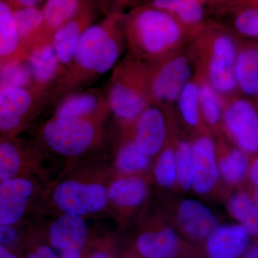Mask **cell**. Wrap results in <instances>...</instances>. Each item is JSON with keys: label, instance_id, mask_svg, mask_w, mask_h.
Segmentation results:
<instances>
[{"label": "cell", "instance_id": "obj_30", "mask_svg": "<svg viewBox=\"0 0 258 258\" xmlns=\"http://www.w3.org/2000/svg\"><path fill=\"white\" fill-rule=\"evenodd\" d=\"M152 158L139 149L132 136H125L115 158V167L121 175H137L149 170Z\"/></svg>", "mask_w": 258, "mask_h": 258}, {"label": "cell", "instance_id": "obj_28", "mask_svg": "<svg viewBox=\"0 0 258 258\" xmlns=\"http://www.w3.org/2000/svg\"><path fill=\"white\" fill-rule=\"evenodd\" d=\"M20 43L25 54L42 44L43 15L38 8L12 10ZM27 58V57H26Z\"/></svg>", "mask_w": 258, "mask_h": 258}, {"label": "cell", "instance_id": "obj_9", "mask_svg": "<svg viewBox=\"0 0 258 258\" xmlns=\"http://www.w3.org/2000/svg\"><path fill=\"white\" fill-rule=\"evenodd\" d=\"M220 130L244 154H257L258 114L255 102L237 96L223 97Z\"/></svg>", "mask_w": 258, "mask_h": 258}, {"label": "cell", "instance_id": "obj_22", "mask_svg": "<svg viewBox=\"0 0 258 258\" xmlns=\"http://www.w3.org/2000/svg\"><path fill=\"white\" fill-rule=\"evenodd\" d=\"M120 175L107 187L108 204L121 210L138 208L147 200V182L140 176Z\"/></svg>", "mask_w": 258, "mask_h": 258}, {"label": "cell", "instance_id": "obj_4", "mask_svg": "<svg viewBox=\"0 0 258 258\" xmlns=\"http://www.w3.org/2000/svg\"><path fill=\"white\" fill-rule=\"evenodd\" d=\"M106 98L122 132L132 134L139 115L153 104L146 84L145 64L128 52L113 68Z\"/></svg>", "mask_w": 258, "mask_h": 258}, {"label": "cell", "instance_id": "obj_14", "mask_svg": "<svg viewBox=\"0 0 258 258\" xmlns=\"http://www.w3.org/2000/svg\"><path fill=\"white\" fill-rule=\"evenodd\" d=\"M168 125L169 118L166 111L152 104L139 115L130 136L139 149L152 158L160 153L167 142Z\"/></svg>", "mask_w": 258, "mask_h": 258}, {"label": "cell", "instance_id": "obj_38", "mask_svg": "<svg viewBox=\"0 0 258 258\" xmlns=\"http://www.w3.org/2000/svg\"><path fill=\"white\" fill-rule=\"evenodd\" d=\"M41 1L36 0H16V1H8L12 10L26 9V8H37L41 4Z\"/></svg>", "mask_w": 258, "mask_h": 258}, {"label": "cell", "instance_id": "obj_26", "mask_svg": "<svg viewBox=\"0 0 258 258\" xmlns=\"http://www.w3.org/2000/svg\"><path fill=\"white\" fill-rule=\"evenodd\" d=\"M13 11L8 2L0 1V67L15 61L26 60Z\"/></svg>", "mask_w": 258, "mask_h": 258}, {"label": "cell", "instance_id": "obj_12", "mask_svg": "<svg viewBox=\"0 0 258 258\" xmlns=\"http://www.w3.org/2000/svg\"><path fill=\"white\" fill-rule=\"evenodd\" d=\"M38 186L32 177H19L0 183V224L15 227L22 221L36 197Z\"/></svg>", "mask_w": 258, "mask_h": 258}, {"label": "cell", "instance_id": "obj_25", "mask_svg": "<svg viewBox=\"0 0 258 258\" xmlns=\"http://www.w3.org/2000/svg\"><path fill=\"white\" fill-rule=\"evenodd\" d=\"M216 157L220 176L231 185L240 184L248 171L247 154L237 147H229L221 132L216 134Z\"/></svg>", "mask_w": 258, "mask_h": 258}, {"label": "cell", "instance_id": "obj_35", "mask_svg": "<svg viewBox=\"0 0 258 258\" xmlns=\"http://www.w3.org/2000/svg\"><path fill=\"white\" fill-rule=\"evenodd\" d=\"M158 155L154 166V176L161 186L170 187L176 183V164L174 144L169 142V138Z\"/></svg>", "mask_w": 258, "mask_h": 258}, {"label": "cell", "instance_id": "obj_31", "mask_svg": "<svg viewBox=\"0 0 258 258\" xmlns=\"http://www.w3.org/2000/svg\"><path fill=\"white\" fill-rule=\"evenodd\" d=\"M176 104L181 118L189 128L196 131L198 134L210 133L202 118L198 85L195 76L185 85Z\"/></svg>", "mask_w": 258, "mask_h": 258}, {"label": "cell", "instance_id": "obj_2", "mask_svg": "<svg viewBox=\"0 0 258 258\" xmlns=\"http://www.w3.org/2000/svg\"><path fill=\"white\" fill-rule=\"evenodd\" d=\"M123 32L129 53L147 64L182 52L191 42L175 19L149 3L123 15Z\"/></svg>", "mask_w": 258, "mask_h": 258}, {"label": "cell", "instance_id": "obj_29", "mask_svg": "<svg viewBox=\"0 0 258 258\" xmlns=\"http://www.w3.org/2000/svg\"><path fill=\"white\" fill-rule=\"evenodd\" d=\"M198 82L199 103L202 118L209 132H221L220 125L223 110V97L212 88L205 79L194 74Z\"/></svg>", "mask_w": 258, "mask_h": 258}, {"label": "cell", "instance_id": "obj_27", "mask_svg": "<svg viewBox=\"0 0 258 258\" xmlns=\"http://www.w3.org/2000/svg\"><path fill=\"white\" fill-rule=\"evenodd\" d=\"M179 239L170 227L144 232L139 236L137 248L144 258H171L177 252Z\"/></svg>", "mask_w": 258, "mask_h": 258}, {"label": "cell", "instance_id": "obj_19", "mask_svg": "<svg viewBox=\"0 0 258 258\" xmlns=\"http://www.w3.org/2000/svg\"><path fill=\"white\" fill-rule=\"evenodd\" d=\"M92 8H90L57 29L51 39V44L59 62L69 71L80 39L93 21Z\"/></svg>", "mask_w": 258, "mask_h": 258}, {"label": "cell", "instance_id": "obj_24", "mask_svg": "<svg viewBox=\"0 0 258 258\" xmlns=\"http://www.w3.org/2000/svg\"><path fill=\"white\" fill-rule=\"evenodd\" d=\"M91 8L88 2L78 0H48L41 9L43 15L42 43L51 42L57 29L83 12Z\"/></svg>", "mask_w": 258, "mask_h": 258}, {"label": "cell", "instance_id": "obj_34", "mask_svg": "<svg viewBox=\"0 0 258 258\" xmlns=\"http://www.w3.org/2000/svg\"><path fill=\"white\" fill-rule=\"evenodd\" d=\"M32 76L26 60H19L0 67V89L32 87Z\"/></svg>", "mask_w": 258, "mask_h": 258}, {"label": "cell", "instance_id": "obj_13", "mask_svg": "<svg viewBox=\"0 0 258 258\" xmlns=\"http://www.w3.org/2000/svg\"><path fill=\"white\" fill-rule=\"evenodd\" d=\"M191 188L200 195L210 192L220 174L217 166L215 141L210 133L198 134L191 142Z\"/></svg>", "mask_w": 258, "mask_h": 258}, {"label": "cell", "instance_id": "obj_18", "mask_svg": "<svg viewBox=\"0 0 258 258\" xmlns=\"http://www.w3.org/2000/svg\"><path fill=\"white\" fill-rule=\"evenodd\" d=\"M176 221L181 230L193 239L208 238L220 222L211 210L198 200H183L176 212Z\"/></svg>", "mask_w": 258, "mask_h": 258}, {"label": "cell", "instance_id": "obj_11", "mask_svg": "<svg viewBox=\"0 0 258 258\" xmlns=\"http://www.w3.org/2000/svg\"><path fill=\"white\" fill-rule=\"evenodd\" d=\"M40 154L15 137H0V183L40 174Z\"/></svg>", "mask_w": 258, "mask_h": 258}, {"label": "cell", "instance_id": "obj_15", "mask_svg": "<svg viewBox=\"0 0 258 258\" xmlns=\"http://www.w3.org/2000/svg\"><path fill=\"white\" fill-rule=\"evenodd\" d=\"M32 76V87L41 93H52L62 82L67 71L61 66L51 42L32 49L26 58Z\"/></svg>", "mask_w": 258, "mask_h": 258}, {"label": "cell", "instance_id": "obj_39", "mask_svg": "<svg viewBox=\"0 0 258 258\" xmlns=\"http://www.w3.org/2000/svg\"><path fill=\"white\" fill-rule=\"evenodd\" d=\"M249 176L251 182L257 189L258 184V159L257 156H254L253 159L249 165Z\"/></svg>", "mask_w": 258, "mask_h": 258}, {"label": "cell", "instance_id": "obj_42", "mask_svg": "<svg viewBox=\"0 0 258 258\" xmlns=\"http://www.w3.org/2000/svg\"><path fill=\"white\" fill-rule=\"evenodd\" d=\"M244 258H258L257 244H253L244 253Z\"/></svg>", "mask_w": 258, "mask_h": 258}, {"label": "cell", "instance_id": "obj_23", "mask_svg": "<svg viewBox=\"0 0 258 258\" xmlns=\"http://www.w3.org/2000/svg\"><path fill=\"white\" fill-rule=\"evenodd\" d=\"M230 15V31L241 39L257 40L258 7L257 2H220L217 15Z\"/></svg>", "mask_w": 258, "mask_h": 258}, {"label": "cell", "instance_id": "obj_10", "mask_svg": "<svg viewBox=\"0 0 258 258\" xmlns=\"http://www.w3.org/2000/svg\"><path fill=\"white\" fill-rule=\"evenodd\" d=\"M59 258H85L88 253V226L83 217L60 214L51 222L45 235Z\"/></svg>", "mask_w": 258, "mask_h": 258}, {"label": "cell", "instance_id": "obj_32", "mask_svg": "<svg viewBox=\"0 0 258 258\" xmlns=\"http://www.w3.org/2000/svg\"><path fill=\"white\" fill-rule=\"evenodd\" d=\"M227 206L231 215L240 222L249 235H257V204L251 195L244 191L236 193L229 200Z\"/></svg>", "mask_w": 258, "mask_h": 258}, {"label": "cell", "instance_id": "obj_16", "mask_svg": "<svg viewBox=\"0 0 258 258\" xmlns=\"http://www.w3.org/2000/svg\"><path fill=\"white\" fill-rule=\"evenodd\" d=\"M165 11L184 29L191 42L201 33L209 22L208 12L212 11V3L200 0H155L149 3Z\"/></svg>", "mask_w": 258, "mask_h": 258}, {"label": "cell", "instance_id": "obj_37", "mask_svg": "<svg viewBox=\"0 0 258 258\" xmlns=\"http://www.w3.org/2000/svg\"><path fill=\"white\" fill-rule=\"evenodd\" d=\"M22 244V236L15 227L0 224V246L18 250Z\"/></svg>", "mask_w": 258, "mask_h": 258}, {"label": "cell", "instance_id": "obj_36", "mask_svg": "<svg viewBox=\"0 0 258 258\" xmlns=\"http://www.w3.org/2000/svg\"><path fill=\"white\" fill-rule=\"evenodd\" d=\"M23 258H59L57 253L45 240L29 241Z\"/></svg>", "mask_w": 258, "mask_h": 258}, {"label": "cell", "instance_id": "obj_17", "mask_svg": "<svg viewBox=\"0 0 258 258\" xmlns=\"http://www.w3.org/2000/svg\"><path fill=\"white\" fill-rule=\"evenodd\" d=\"M110 113L106 95L96 89L66 97L52 118L105 120Z\"/></svg>", "mask_w": 258, "mask_h": 258}, {"label": "cell", "instance_id": "obj_8", "mask_svg": "<svg viewBox=\"0 0 258 258\" xmlns=\"http://www.w3.org/2000/svg\"><path fill=\"white\" fill-rule=\"evenodd\" d=\"M53 97L31 88L0 89V134L15 137Z\"/></svg>", "mask_w": 258, "mask_h": 258}, {"label": "cell", "instance_id": "obj_20", "mask_svg": "<svg viewBox=\"0 0 258 258\" xmlns=\"http://www.w3.org/2000/svg\"><path fill=\"white\" fill-rule=\"evenodd\" d=\"M238 38V37H237ZM237 89L249 98L257 100L258 96L257 40L238 38L235 64Z\"/></svg>", "mask_w": 258, "mask_h": 258}, {"label": "cell", "instance_id": "obj_3", "mask_svg": "<svg viewBox=\"0 0 258 258\" xmlns=\"http://www.w3.org/2000/svg\"><path fill=\"white\" fill-rule=\"evenodd\" d=\"M237 46L238 38L225 25L211 20L186 48L194 74L206 80L222 97L237 96Z\"/></svg>", "mask_w": 258, "mask_h": 258}, {"label": "cell", "instance_id": "obj_6", "mask_svg": "<svg viewBox=\"0 0 258 258\" xmlns=\"http://www.w3.org/2000/svg\"><path fill=\"white\" fill-rule=\"evenodd\" d=\"M107 187L98 180L84 176L83 172L73 173L52 185L48 198L59 213L83 217L106 208Z\"/></svg>", "mask_w": 258, "mask_h": 258}, {"label": "cell", "instance_id": "obj_1", "mask_svg": "<svg viewBox=\"0 0 258 258\" xmlns=\"http://www.w3.org/2000/svg\"><path fill=\"white\" fill-rule=\"evenodd\" d=\"M123 15L112 13L83 32L71 67L56 88V96L88 86L116 66L125 45Z\"/></svg>", "mask_w": 258, "mask_h": 258}, {"label": "cell", "instance_id": "obj_7", "mask_svg": "<svg viewBox=\"0 0 258 258\" xmlns=\"http://www.w3.org/2000/svg\"><path fill=\"white\" fill-rule=\"evenodd\" d=\"M193 76L186 49L157 63L145 64L146 84L153 104L174 111L180 93Z\"/></svg>", "mask_w": 258, "mask_h": 258}, {"label": "cell", "instance_id": "obj_41", "mask_svg": "<svg viewBox=\"0 0 258 258\" xmlns=\"http://www.w3.org/2000/svg\"><path fill=\"white\" fill-rule=\"evenodd\" d=\"M0 258H22L18 252L8 247L0 246Z\"/></svg>", "mask_w": 258, "mask_h": 258}, {"label": "cell", "instance_id": "obj_21", "mask_svg": "<svg viewBox=\"0 0 258 258\" xmlns=\"http://www.w3.org/2000/svg\"><path fill=\"white\" fill-rule=\"evenodd\" d=\"M249 236L240 224L219 226L207 238L209 257H240L247 248Z\"/></svg>", "mask_w": 258, "mask_h": 258}, {"label": "cell", "instance_id": "obj_40", "mask_svg": "<svg viewBox=\"0 0 258 258\" xmlns=\"http://www.w3.org/2000/svg\"><path fill=\"white\" fill-rule=\"evenodd\" d=\"M85 258H113V257L106 249H97L92 252H88Z\"/></svg>", "mask_w": 258, "mask_h": 258}, {"label": "cell", "instance_id": "obj_33", "mask_svg": "<svg viewBox=\"0 0 258 258\" xmlns=\"http://www.w3.org/2000/svg\"><path fill=\"white\" fill-rule=\"evenodd\" d=\"M174 144V143H173ZM176 182L185 191L191 188V142L180 139L174 144Z\"/></svg>", "mask_w": 258, "mask_h": 258}, {"label": "cell", "instance_id": "obj_5", "mask_svg": "<svg viewBox=\"0 0 258 258\" xmlns=\"http://www.w3.org/2000/svg\"><path fill=\"white\" fill-rule=\"evenodd\" d=\"M105 120L52 118L41 125L37 139L57 157L76 160L99 146Z\"/></svg>", "mask_w": 258, "mask_h": 258}]
</instances>
